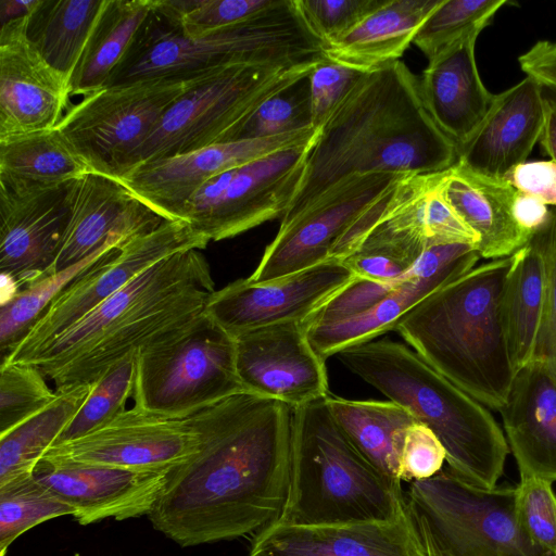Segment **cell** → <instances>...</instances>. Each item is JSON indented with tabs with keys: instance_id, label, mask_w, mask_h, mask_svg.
Here are the masks:
<instances>
[{
	"instance_id": "6da1fadb",
	"label": "cell",
	"mask_w": 556,
	"mask_h": 556,
	"mask_svg": "<svg viewBox=\"0 0 556 556\" xmlns=\"http://www.w3.org/2000/svg\"><path fill=\"white\" fill-rule=\"evenodd\" d=\"M198 448L173 468L151 513L182 547L255 535L278 521L288 494L293 408L243 392L186 417Z\"/></svg>"
},
{
	"instance_id": "7a4b0ae2",
	"label": "cell",
	"mask_w": 556,
	"mask_h": 556,
	"mask_svg": "<svg viewBox=\"0 0 556 556\" xmlns=\"http://www.w3.org/2000/svg\"><path fill=\"white\" fill-rule=\"evenodd\" d=\"M457 160L455 143L429 115L419 77L405 63L366 72L318 130L280 224L352 177L431 174Z\"/></svg>"
},
{
	"instance_id": "3957f363",
	"label": "cell",
	"mask_w": 556,
	"mask_h": 556,
	"mask_svg": "<svg viewBox=\"0 0 556 556\" xmlns=\"http://www.w3.org/2000/svg\"><path fill=\"white\" fill-rule=\"evenodd\" d=\"M214 291L211 267L200 250L177 252L144 269L48 342L4 362L37 367L58 392L93 383L127 355L203 313Z\"/></svg>"
},
{
	"instance_id": "277c9868",
	"label": "cell",
	"mask_w": 556,
	"mask_h": 556,
	"mask_svg": "<svg viewBox=\"0 0 556 556\" xmlns=\"http://www.w3.org/2000/svg\"><path fill=\"white\" fill-rule=\"evenodd\" d=\"M510 261L473 267L426 296L394 328L428 365L496 410L516 375L502 312Z\"/></svg>"
},
{
	"instance_id": "5b68a950",
	"label": "cell",
	"mask_w": 556,
	"mask_h": 556,
	"mask_svg": "<svg viewBox=\"0 0 556 556\" xmlns=\"http://www.w3.org/2000/svg\"><path fill=\"white\" fill-rule=\"evenodd\" d=\"M337 356L350 371L406 407L435 433L454 475L479 488L496 486L509 447L486 406L402 343L369 341Z\"/></svg>"
},
{
	"instance_id": "8992f818",
	"label": "cell",
	"mask_w": 556,
	"mask_h": 556,
	"mask_svg": "<svg viewBox=\"0 0 556 556\" xmlns=\"http://www.w3.org/2000/svg\"><path fill=\"white\" fill-rule=\"evenodd\" d=\"M406 509L401 482L382 475L354 447L326 397L293 408L289 486L278 522L391 521Z\"/></svg>"
},
{
	"instance_id": "52a82bcc",
	"label": "cell",
	"mask_w": 556,
	"mask_h": 556,
	"mask_svg": "<svg viewBox=\"0 0 556 556\" xmlns=\"http://www.w3.org/2000/svg\"><path fill=\"white\" fill-rule=\"evenodd\" d=\"M325 59V45L307 28L294 0H276L244 22L199 37L182 35L152 11L108 86L189 79L233 64L296 67Z\"/></svg>"
},
{
	"instance_id": "ba28073f",
	"label": "cell",
	"mask_w": 556,
	"mask_h": 556,
	"mask_svg": "<svg viewBox=\"0 0 556 556\" xmlns=\"http://www.w3.org/2000/svg\"><path fill=\"white\" fill-rule=\"evenodd\" d=\"M317 64L282 67L243 63L194 76L118 175L146 161L235 141L265 100L308 75Z\"/></svg>"
},
{
	"instance_id": "9c48e42d",
	"label": "cell",
	"mask_w": 556,
	"mask_h": 556,
	"mask_svg": "<svg viewBox=\"0 0 556 556\" xmlns=\"http://www.w3.org/2000/svg\"><path fill=\"white\" fill-rule=\"evenodd\" d=\"M243 392L236 340L204 313L136 353L134 405L148 412L185 418Z\"/></svg>"
},
{
	"instance_id": "30bf717a",
	"label": "cell",
	"mask_w": 556,
	"mask_h": 556,
	"mask_svg": "<svg viewBox=\"0 0 556 556\" xmlns=\"http://www.w3.org/2000/svg\"><path fill=\"white\" fill-rule=\"evenodd\" d=\"M190 80L150 78L108 86L70 105L56 128L93 172L115 177Z\"/></svg>"
},
{
	"instance_id": "8fae6325",
	"label": "cell",
	"mask_w": 556,
	"mask_h": 556,
	"mask_svg": "<svg viewBox=\"0 0 556 556\" xmlns=\"http://www.w3.org/2000/svg\"><path fill=\"white\" fill-rule=\"evenodd\" d=\"M407 501L453 556H553L534 545L515 514V488L483 489L448 468L413 481Z\"/></svg>"
},
{
	"instance_id": "7c38bea8",
	"label": "cell",
	"mask_w": 556,
	"mask_h": 556,
	"mask_svg": "<svg viewBox=\"0 0 556 556\" xmlns=\"http://www.w3.org/2000/svg\"><path fill=\"white\" fill-rule=\"evenodd\" d=\"M315 140L215 176L187 201L178 220L211 242L281 218L296 191Z\"/></svg>"
},
{
	"instance_id": "4fadbf2b",
	"label": "cell",
	"mask_w": 556,
	"mask_h": 556,
	"mask_svg": "<svg viewBox=\"0 0 556 556\" xmlns=\"http://www.w3.org/2000/svg\"><path fill=\"white\" fill-rule=\"evenodd\" d=\"M208 242L188 224L167 219L157 228L131 238L72 281L4 361L48 342L156 262L180 251L202 250Z\"/></svg>"
},
{
	"instance_id": "5bb4252c",
	"label": "cell",
	"mask_w": 556,
	"mask_h": 556,
	"mask_svg": "<svg viewBox=\"0 0 556 556\" xmlns=\"http://www.w3.org/2000/svg\"><path fill=\"white\" fill-rule=\"evenodd\" d=\"M403 176H355L330 189L294 218L280 224L248 278L253 282L273 281L329 261L341 236Z\"/></svg>"
},
{
	"instance_id": "9a60e30c",
	"label": "cell",
	"mask_w": 556,
	"mask_h": 556,
	"mask_svg": "<svg viewBox=\"0 0 556 556\" xmlns=\"http://www.w3.org/2000/svg\"><path fill=\"white\" fill-rule=\"evenodd\" d=\"M354 279L351 270L339 260H329L267 282L241 278L215 290L203 313L233 338L273 325L306 323Z\"/></svg>"
},
{
	"instance_id": "2e32d148",
	"label": "cell",
	"mask_w": 556,
	"mask_h": 556,
	"mask_svg": "<svg viewBox=\"0 0 556 556\" xmlns=\"http://www.w3.org/2000/svg\"><path fill=\"white\" fill-rule=\"evenodd\" d=\"M74 181L25 191L0 187V273L8 296L2 302L52 275L70 220Z\"/></svg>"
},
{
	"instance_id": "e0dca14e",
	"label": "cell",
	"mask_w": 556,
	"mask_h": 556,
	"mask_svg": "<svg viewBox=\"0 0 556 556\" xmlns=\"http://www.w3.org/2000/svg\"><path fill=\"white\" fill-rule=\"evenodd\" d=\"M317 134V129L307 128L273 137L216 143L142 162L115 178L164 219L178 220L187 201L215 176L278 151L307 143Z\"/></svg>"
},
{
	"instance_id": "ac0fdd59",
	"label": "cell",
	"mask_w": 556,
	"mask_h": 556,
	"mask_svg": "<svg viewBox=\"0 0 556 556\" xmlns=\"http://www.w3.org/2000/svg\"><path fill=\"white\" fill-rule=\"evenodd\" d=\"M198 448L187 418L168 417L136 405L106 425L51 446L43 456L135 470L170 471Z\"/></svg>"
},
{
	"instance_id": "d6986e66",
	"label": "cell",
	"mask_w": 556,
	"mask_h": 556,
	"mask_svg": "<svg viewBox=\"0 0 556 556\" xmlns=\"http://www.w3.org/2000/svg\"><path fill=\"white\" fill-rule=\"evenodd\" d=\"M235 340L237 372L248 393L292 408L330 394L326 361L309 343L305 323L263 327Z\"/></svg>"
},
{
	"instance_id": "ffe728a7",
	"label": "cell",
	"mask_w": 556,
	"mask_h": 556,
	"mask_svg": "<svg viewBox=\"0 0 556 556\" xmlns=\"http://www.w3.org/2000/svg\"><path fill=\"white\" fill-rule=\"evenodd\" d=\"M28 18L0 28V140L52 129L70 108V83L28 39Z\"/></svg>"
},
{
	"instance_id": "44dd1931",
	"label": "cell",
	"mask_w": 556,
	"mask_h": 556,
	"mask_svg": "<svg viewBox=\"0 0 556 556\" xmlns=\"http://www.w3.org/2000/svg\"><path fill=\"white\" fill-rule=\"evenodd\" d=\"M168 472L43 456L33 476L74 508L78 523L87 526L105 518L125 520L149 515Z\"/></svg>"
},
{
	"instance_id": "7402d4cb",
	"label": "cell",
	"mask_w": 556,
	"mask_h": 556,
	"mask_svg": "<svg viewBox=\"0 0 556 556\" xmlns=\"http://www.w3.org/2000/svg\"><path fill=\"white\" fill-rule=\"evenodd\" d=\"M164 220L118 179L91 170L74 181L70 220L52 275Z\"/></svg>"
},
{
	"instance_id": "603a6c76",
	"label": "cell",
	"mask_w": 556,
	"mask_h": 556,
	"mask_svg": "<svg viewBox=\"0 0 556 556\" xmlns=\"http://www.w3.org/2000/svg\"><path fill=\"white\" fill-rule=\"evenodd\" d=\"M249 556H425L409 514L391 521L275 522L253 536Z\"/></svg>"
},
{
	"instance_id": "cb8c5ba5",
	"label": "cell",
	"mask_w": 556,
	"mask_h": 556,
	"mask_svg": "<svg viewBox=\"0 0 556 556\" xmlns=\"http://www.w3.org/2000/svg\"><path fill=\"white\" fill-rule=\"evenodd\" d=\"M544 126L541 84L527 76L495 94L480 125L457 149V161L476 173L505 178L526 162L540 141Z\"/></svg>"
},
{
	"instance_id": "d4e9b609",
	"label": "cell",
	"mask_w": 556,
	"mask_h": 556,
	"mask_svg": "<svg viewBox=\"0 0 556 556\" xmlns=\"http://www.w3.org/2000/svg\"><path fill=\"white\" fill-rule=\"evenodd\" d=\"M498 412L520 478L556 481V380L544 362L516 372Z\"/></svg>"
},
{
	"instance_id": "484cf974",
	"label": "cell",
	"mask_w": 556,
	"mask_h": 556,
	"mask_svg": "<svg viewBox=\"0 0 556 556\" xmlns=\"http://www.w3.org/2000/svg\"><path fill=\"white\" fill-rule=\"evenodd\" d=\"M479 34L465 36L428 60L419 77L426 110L457 149L475 132L495 97L484 87L476 64Z\"/></svg>"
},
{
	"instance_id": "4316f807",
	"label": "cell",
	"mask_w": 556,
	"mask_h": 556,
	"mask_svg": "<svg viewBox=\"0 0 556 556\" xmlns=\"http://www.w3.org/2000/svg\"><path fill=\"white\" fill-rule=\"evenodd\" d=\"M441 186L447 202L477 235L480 257H508L531 239L514 217L517 189L505 178L476 173L457 161L443 170Z\"/></svg>"
},
{
	"instance_id": "83f0119b",
	"label": "cell",
	"mask_w": 556,
	"mask_h": 556,
	"mask_svg": "<svg viewBox=\"0 0 556 556\" xmlns=\"http://www.w3.org/2000/svg\"><path fill=\"white\" fill-rule=\"evenodd\" d=\"M548 224L549 222L527 244L510 255L502 312L509 354L516 372L533 358L546 305Z\"/></svg>"
},
{
	"instance_id": "f1b7e54d",
	"label": "cell",
	"mask_w": 556,
	"mask_h": 556,
	"mask_svg": "<svg viewBox=\"0 0 556 556\" xmlns=\"http://www.w3.org/2000/svg\"><path fill=\"white\" fill-rule=\"evenodd\" d=\"M442 0H387L353 30L328 45V60L369 72L399 61Z\"/></svg>"
},
{
	"instance_id": "f546056e",
	"label": "cell",
	"mask_w": 556,
	"mask_h": 556,
	"mask_svg": "<svg viewBox=\"0 0 556 556\" xmlns=\"http://www.w3.org/2000/svg\"><path fill=\"white\" fill-rule=\"evenodd\" d=\"M328 408L354 447L386 477L402 482L400 452L413 414L392 401L349 400L328 394Z\"/></svg>"
},
{
	"instance_id": "4dcf8cb0",
	"label": "cell",
	"mask_w": 556,
	"mask_h": 556,
	"mask_svg": "<svg viewBox=\"0 0 556 556\" xmlns=\"http://www.w3.org/2000/svg\"><path fill=\"white\" fill-rule=\"evenodd\" d=\"M91 170L56 127L0 140V187L49 189Z\"/></svg>"
},
{
	"instance_id": "1f68e13d",
	"label": "cell",
	"mask_w": 556,
	"mask_h": 556,
	"mask_svg": "<svg viewBox=\"0 0 556 556\" xmlns=\"http://www.w3.org/2000/svg\"><path fill=\"white\" fill-rule=\"evenodd\" d=\"M152 11L153 0H106L71 78V97L108 86Z\"/></svg>"
},
{
	"instance_id": "d6a6232c",
	"label": "cell",
	"mask_w": 556,
	"mask_h": 556,
	"mask_svg": "<svg viewBox=\"0 0 556 556\" xmlns=\"http://www.w3.org/2000/svg\"><path fill=\"white\" fill-rule=\"evenodd\" d=\"M458 277L440 275L406 280L387 298L368 309L334 321L307 325V337L315 352L325 361L339 352L372 341L394 330L400 319L437 289Z\"/></svg>"
},
{
	"instance_id": "836d02e7",
	"label": "cell",
	"mask_w": 556,
	"mask_h": 556,
	"mask_svg": "<svg viewBox=\"0 0 556 556\" xmlns=\"http://www.w3.org/2000/svg\"><path fill=\"white\" fill-rule=\"evenodd\" d=\"M106 0H41L27 37L46 62L71 81Z\"/></svg>"
},
{
	"instance_id": "e575fe53",
	"label": "cell",
	"mask_w": 556,
	"mask_h": 556,
	"mask_svg": "<svg viewBox=\"0 0 556 556\" xmlns=\"http://www.w3.org/2000/svg\"><path fill=\"white\" fill-rule=\"evenodd\" d=\"M92 383L60 391L45 409L0 434V485L33 475L46 452L79 410Z\"/></svg>"
},
{
	"instance_id": "d590c367",
	"label": "cell",
	"mask_w": 556,
	"mask_h": 556,
	"mask_svg": "<svg viewBox=\"0 0 556 556\" xmlns=\"http://www.w3.org/2000/svg\"><path fill=\"white\" fill-rule=\"evenodd\" d=\"M124 243L102 249L79 263L50 275L16 293L9 300L1 302L0 363L23 341L52 301L72 281L104 257L110 251Z\"/></svg>"
},
{
	"instance_id": "8d00e7d4",
	"label": "cell",
	"mask_w": 556,
	"mask_h": 556,
	"mask_svg": "<svg viewBox=\"0 0 556 556\" xmlns=\"http://www.w3.org/2000/svg\"><path fill=\"white\" fill-rule=\"evenodd\" d=\"M75 510L33 475L0 485V556L24 532Z\"/></svg>"
},
{
	"instance_id": "74e56055",
	"label": "cell",
	"mask_w": 556,
	"mask_h": 556,
	"mask_svg": "<svg viewBox=\"0 0 556 556\" xmlns=\"http://www.w3.org/2000/svg\"><path fill=\"white\" fill-rule=\"evenodd\" d=\"M506 0H442L419 27L413 43L434 58L465 36L480 31Z\"/></svg>"
},
{
	"instance_id": "f35d334b",
	"label": "cell",
	"mask_w": 556,
	"mask_h": 556,
	"mask_svg": "<svg viewBox=\"0 0 556 556\" xmlns=\"http://www.w3.org/2000/svg\"><path fill=\"white\" fill-rule=\"evenodd\" d=\"M136 353L127 355L92 383L86 401L53 445L87 434L126 409V403L135 389Z\"/></svg>"
},
{
	"instance_id": "ab89813d",
	"label": "cell",
	"mask_w": 556,
	"mask_h": 556,
	"mask_svg": "<svg viewBox=\"0 0 556 556\" xmlns=\"http://www.w3.org/2000/svg\"><path fill=\"white\" fill-rule=\"evenodd\" d=\"M43 374L35 366L0 364V434L35 416L56 397Z\"/></svg>"
},
{
	"instance_id": "60d3db41",
	"label": "cell",
	"mask_w": 556,
	"mask_h": 556,
	"mask_svg": "<svg viewBox=\"0 0 556 556\" xmlns=\"http://www.w3.org/2000/svg\"><path fill=\"white\" fill-rule=\"evenodd\" d=\"M312 125L309 74L265 100L245 121L236 140L293 132Z\"/></svg>"
},
{
	"instance_id": "b9f144b4",
	"label": "cell",
	"mask_w": 556,
	"mask_h": 556,
	"mask_svg": "<svg viewBox=\"0 0 556 556\" xmlns=\"http://www.w3.org/2000/svg\"><path fill=\"white\" fill-rule=\"evenodd\" d=\"M552 483L540 478H520L515 488V514L530 541L556 556V494Z\"/></svg>"
},
{
	"instance_id": "7bdbcfd3",
	"label": "cell",
	"mask_w": 556,
	"mask_h": 556,
	"mask_svg": "<svg viewBox=\"0 0 556 556\" xmlns=\"http://www.w3.org/2000/svg\"><path fill=\"white\" fill-rule=\"evenodd\" d=\"M387 0H294L307 28L325 48L353 30Z\"/></svg>"
},
{
	"instance_id": "ee69618b",
	"label": "cell",
	"mask_w": 556,
	"mask_h": 556,
	"mask_svg": "<svg viewBox=\"0 0 556 556\" xmlns=\"http://www.w3.org/2000/svg\"><path fill=\"white\" fill-rule=\"evenodd\" d=\"M365 73L328 59L313 68L309 85L312 125L315 129L323 127Z\"/></svg>"
},
{
	"instance_id": "f6af8a7d",
	"label": "cell",
	"mask_w": 556,
	"mask_h": 556,
	"mask_svg": "<svg viewBox=\"0 0 556 556\" xmlns=\"http://www.w3.org/2000/svg\"><path fill=\"white\" fill-rule=\"evenodd\" d=\"M275 2L276 0H198L193 9L184 14L177 24L172 25L187 37H199L244 22Z\"/></svg>"
},
{
	"instance_id": "bcb514c9",
	"label": "cell",
	"mask_w": 556,
	"mask_h": 556,
	"mask_svg": "<svg viewBox=\"0 0 556 556\" xmlns=\"http://www.w3.org/2000/svg\"><path fill=\"white\" fill-rule=\"evenodd\" d=\"M446 451L426 425L415 421L405 431L400 452L401 480H425L442 470Z\"/></svg>"
},
{
	"instance_id": "7dc6e473",
	"label": "cell",
	"mask_w": 556,
	"mask_h": 556,
	"mask_svg": "<svg viewBox=\"0 0 556 556\" xmlns=\"http://www.w3.org/2000/svg\"><path fill=\"white\" fill-rule=\"evenodd\" d=\"M546 255L548 261L547 299L532 359L544 362L556 380V207L552 208L548 224Z\"/></svg>"
},
{
	"instance_id": "c3c4849f",
	"label": "cell",
	"mask_w": 556,
	"mask_h": 556,
	"mask_svg": "<svg viewBox=\"0 0 556 556\" xmlns=\"http://www.w3.org/2000/svg\"><path fill=\"white\" fill-rule=\"evenodd\" d=\"M505 179L517 190L538 197L556 207V162L554 160L525 162Z\"/></svg>"
},
{
	"instance_id": "681fc988",
	"label": "cell",
	"mask_w": 556,
	"mask_h": 556,
	"mask_svg": "<svg viewBox=\"0 0 556 556\" xmlns=\"http://www.w3.org/2000/svg\"><path fill=\"white\" fill-rule=\"evenodd\" d=\"M518 62L527 76L556 88V42L539 40L518 58Z\"/></svg>"
},
{
	"instance_id": "f907efd6",
	"label": "cell",
	"mask_w": 556,
	"mask_h": 556,
	"mask_svg": "<svg viewBox=\"0 0 556 556\" xmlns=\"http://www.w3.org/2000/svg\"><path fill=\"white\" fill-rule=\"evenodd\" d=\"M513 213L518 225L532 238L552 217L548 208L538 197L517 190L513 204Z\"/></svg>"
},
{
	"instance_id": "816d5d0a",
	"label": "cell",
	"mask_w": 556,
	"mask_h": 556,
	"mask_svg": "<svg viewBox=\"0 0 556 556\" xmlns=\"http://www.w3.org/2000/svg\"><path fill=\"white\" fill-rule=\"evenodd\" d=\"M545 109V126L540 138L543 151L556 162V88L541 85Z\"/></svg>"
},
{
	"instance_id": "f5cc1de1",
	"label": "cell",
	"mask_w": 556,
	"mask_h": 556,
	"mask_svg": "<svg viewBox=\"0 0 556 556\" xmlns=\"http://www.w3.org/2000/svg\"><path fill=\"white\" fill-rule=\"evenodd\" d=\"M407 505L415 522L425 556H453L441 539L434 533L426 517L408 501Z\"/></svg>"
},
{
	"instance_id": "db71d44e",
	"label": "cell",
	"mask_w": 556,
	"mask_h": 556,
	"mask_svg": "<svg viewBox=\"0 0 556 556\" xmlns=\"http://www.w3.org/2000/svg\"><path fill=\"white\" fill-rule=\"evenodd\" d=\"M41 0H0L1 25L30 16Z\"/></svg>"
}]
</instances>
